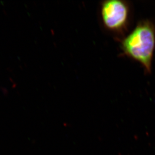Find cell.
<instances>
[{"label": "cell", "instance_id": "7a4b0ae2", "mask_svg": "<svg viewBox=\"0 0 155 155\" xmlns=\"http://www.w3.org/2000/svg\"><path fill=\"white\" fill-rule=\"evenodd\" d=\"M100 15L105 29L114 35L123 36L130 23V5L123 0L104 1L101 4Z\"/></svg>", "mask_w": 155, "mask_h": 155}, {"label": "cell", "instance_id": "6da1fadb", "mask_svg": "<svg viewBox=\"0 0 155 155\" xmlns=\"http://www.w3.org/2000/svg\"><path fill=\"white\" fill-rule=\"evenodd\" d=\"M123 53L139 62L151 73L155 50V25L152 21L141 20L120 41Z\"/></svg>", "mask_w": 155, "mask_h": 155}]
</instances>
